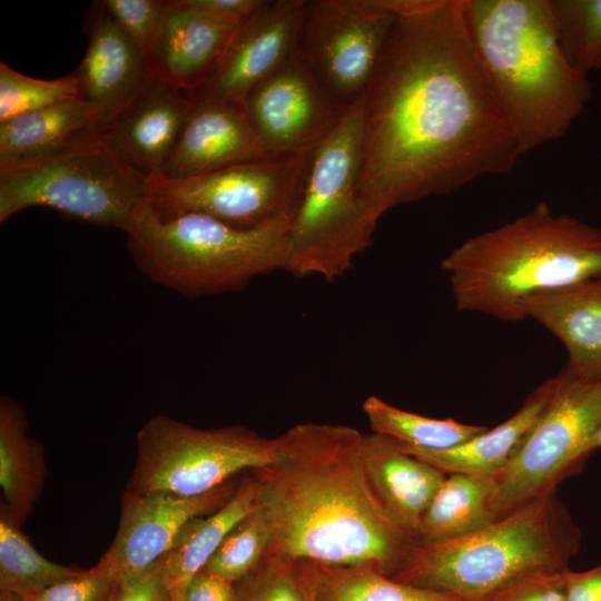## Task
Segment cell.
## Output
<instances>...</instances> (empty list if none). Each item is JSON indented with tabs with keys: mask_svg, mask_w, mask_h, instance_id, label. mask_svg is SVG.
Masks as SVG:
<instances>
[{
	"mask_svg": "<svg viewBox=\"0 0 601 601\" xmlns=\"http://www.w3.org/2000/svg\"><path fill=\"white\" fill-rule=\"evenodd\" d=\"M361 194L381 215L510 171L522 155L474 52L463 0L396 16L363 96Z\"/></svg>",
	"mask_w": 601,
	"mask_h": 601,
	"instance_id": "1",
	"label": "cell"
},
{
	"mask_svg": "<svg viewBox=\"0 0 601 601\" xmlns=\"http://www.w3.org/2000/svg\"><path fill=\"white\" fill-rule=\"evenodd\" d=\"M364 435L302 423L280 436L282 456L250 471L274 525L267 553L297 562L370 566L391 578L420 544L385 511L363 463Z\"/></svg>",
	"mask_w": 601,
	"mask_h": 601,
	"instance_id": "2",
	"label": "cell"
},
{
	"mask_svg": "<svg viewBox=\"0 0 601 601\" xmlns=\"http://www.w3.org/2000/svg\"><path fill=\"white\" fill-rule=\"evenodd\" d=\"M476 58L522 155L562 138L591 96L566 59L551 0H463Z\"/></svg>",
	"mask_w": 601,
	"mask_h": 601,
	"instance_id": "3",
	"label": "cell"
},
{
	"mask_svg": "<svg viewBox=\"0 0 601 601\" xmlns=\"http://www.w3.org/2000/svg\"><path fill=\"white\" fill-rule=\"evenodd\" d=\"M456 307L503 322L526 318L534 295L601 278V228L555 215L543 201L467 238L441 263Z\"/></svg>",
	"mask_w": 601,
	"mask_h": 601,
	"instance_id": "4",
	"label": "cell"
},
{
	"mask_svg": "<svg viewBox=\"0 0 601 601\" xmlns=\"http://www.w3.org/2000/svg\"><path fill=\"white\" fill-rule=\"evenodd\" d=\"M580 544V530L554 489L472 534L418 546L393 579L457 601H482L521 577L569 569Z\"/></svg>",
	"mask_w": 601,
	"mask_h": 601,
	"instance_id": "5",
	"label": "cell"
},
{
	"mask_svg": "<svg viewBox=\"0 0 601 601\" xmlns=\"http://www.w3.org/2000/svg\"><path fill=\"white\" fill-rule=\"evenodd\" d=\"M292 223L242 229L185 214L159 219L148 207L126 231L137 266L154 283L186 297L239 292L257 276L284 269Z\"/></svg>",
	"mask_w": 601,
	"mask_h": 601,
	"instance_id": "6",
	"label": "cell"
},
{
	"mask_svg": "<svg viewBox=\"0 0 601 601\" xmlns=\"http://www.w3.org/2000/svg\"><path fill=\"white\" fill-rule=\"evenodd\" d=\"M363 109L362 97L312 154L284 268L297 277L333 280L373 243L383 215L363 199L359 188Z\"/></svg>",
	"mask_w": 601,
	"mask_h": 601,
	"instance_id": "7",
	"label": "cell"
},
{
	"mask_svg": "<svg viewBox=\"0 0 601 601\" xmlns=\"http://www.w3.org/2000/svg\"><path fill=\"white\" fill-rule=\"evenodd\" d=\"M35 206L129 230L149 207L147 177L98 134L38 165L0 173V221Z\"/></svg>",
	"mask_w": 601,
	"mask_h": 601,
	"instance_id": "8",
	"label": "cell"
},
{
	"mask_svg": "<svg viewBox=\"0 0 601 601\" xmlns=\"http://www.w3.org/2000/svg\"><path fill=\"white\" fill-rule=\"evenodd\" d=\"M282 456L279 439L245 426L198 428L168 415L150 417L136 436V461L125 492L190 497Z\"/></svg>",
	"mask_w": 601,
	"mask_h": 601,
	"instance_id": "9",
	"label": "cell"
},
{
	"mask_svg": "<svg viewBox=\"0 0 601 601\" xmlns=\"http://www.w3.org/2000/svg\"><path fill=\"white\" fill-rule=\"evenodd\" d=\"M313 151L246 161L188 178L149 177V207L159 219L198 214L242 229L292 223Z\"/></svg>",
	"mask_w": 601,
	"mask_h": 601,
	"instance_id": "10",
	"label": "cell"
},
{
	"mask_svg": "<svg viewBox=\"0 0 601 601\" xmlns=\"http://www.w3.org/2000/svg\"><path fill=\"white\" fill-rule=\"evenodd\" d=\"M600 426L601 380H581L561 371L546 410L495 476L494 516L554 490L562 475L581 461L584 445Z\"/></svg>",
	"mask_w": 601,
	"mask_h": 601,
	"instance_id": "11",
	"label": "cell"
},
{
	"mask_svg": "<svg viewBox=\"0 0 601 601\" xmlns=\"http://www.w3.org/2000/svg\"><path fill=\"white\" fill-rule=\"evenodd\" d=\"M396 16L377 0L308 1L299 53L337 102L361 99Z\"/></svg>",
	"mask_w": 601,
	"mask_h": 601,
	"instance_id": "12",
	"label": "cell"
},
{
	"mask_svg": "<svg viewBox=\"0 0 601 601\" xmlns=\"http://www.w3.org/2000/svg\"><path fill=\"white\" fill-rule=\"evenodd\" d=\"M243 108L267 155L283 157L312 152L349 107L326 92L298 49L250 91Z\"/></svg>",
	"mask_w": 601,
	"mask_h": 601,
	"instance_id": "13",
	"label": "cell"
},
{
	"mask_svg": "<svg viewBox=\"0 0 601 601\" xmlns=\"http://www.w3.org/2000/svg\"><path fill=\"white\" fill-rule=\"evenodd\" d=\"M307 9L305 0L265 1L238 28L209 80L194 97L243 107L250 91L298 51Z\"/></svg>",
	"mask_w": 601,
	"mask_h": 601,
	"instance_id": "14",
	"label": "cell"
},
{
	"mask_svg": "<svg viewBox=\"0 0 601 601\" xmlns=\"http://www.w3.org/2000/svg\"><path fill=\"white\" fill-rule=\"evenodd\" d=\"M236 480L190 497L134 495L124 491L118 529L105 552L117 582L146 571L173 549L188 523L223 506L235 493L239 483Z\"/></svg>",
	"mask_w": 601,
	"mask_h": 601,
	"instance_id": "15",
	"label": "cell"
},
{
	"mask_svg": "<svg viewBox=\"0 0 601 601\" xmlns=\"http://www.w3.org/2000/svg\"><path fill=\"white\" fill-rule=\"evenodd\" d=\"M83 29L89 43L73 75L79 97L96 108L101 129L154 76L147 57L118 28L100 1L88 9Z\"/></svg>",
	"mask_w": 601,
	"mask_h": 601,
	"instance_id": "16",
	"label": "cell"
},
{
	"mask_svg": "<svg viewBox=\"0 0 601 601\" xmlns=\"http://www.w3.org/2000/svg\"><path fill=\"white\" fill-rule=\"evenodd\" d=\"M183 92L154 77L99 131L147 179L160 175L193 108V99Z\"/></svg>",
	"mask_w": 601,
	"mask_h": 601,
	"instance_id": "17",
	"label": "cell"
},
{
	"mask_svg": "<svg viewBox=\"0 0 601 601\" xmlns=\"http://www.w3.org/2000/svg\"><path fill=\"white\" fill-rule=\"evenodd\" d=\"M193 108L159 176L180 179L268 158L243 107L191 98Z\"/></svg>",
	"mask_w": 601,
	"mask_h": 601,
	"instance_id": "18",
	"label": "cell"
},
{
	"mask_svg": "<svg viewBox=\"0 0 601 601\" xmlns=\"http://www.w3.org/2000/svg\"><path fill=\"white\" fill-rule=\"evenodd\" d=\"M240 26L167 0L157 39L147 56L155 78L196 92L209 80Z\"/></svg>",
	"mask_w": 601,
	"mask_h": 601,
	"instance_id": "19",
	"label": "cell"
},
{
	"mask_svg": "<svg viewBox=\"0 0 601 601\" xmlns=\"http://www.w3.org/2000/svg\"><path fill=\"white\" fill-rule=\"evenodd\" d=\"M362 456L368 482L381 504L417 540L423 515L446 474L408 454L393 439L376 433L364 435Z\"/></svg>",
	"mask_w": 601,
	"mask_h": 601,
	"instance_id": "20",
	"label": "cell"
},
{
	"mask_svg": "<svg viewBox=\"0 0 601 601\" xmlns=\"http://www.w3.org/2000/svg\"><path fill=\"white\" fill-rule=\"evenodd\" d=\"M524 313L564 345L568 362L563 372L581 380H601V278L534 295L526 300Z\"/></svg>",
	"mask_w": 601,
	"mask_h": 601,
	"instance_id": "21",
	"label": "cell"
},
{
	"mask_svg": "<svg viewBox=\"0 0 601 601\" xmlns=\"http://www.w3.org/2000/svg\"><path fill=\"white\" fill-rule=\"evenodd\" d=\"M99 130L98 111L80 97L0 122V173L48 161Z\"/></svg>",
	"mask_w": 601,
	"mask_h": 601,
	"instance_id": "22",
	"label": "cell"
},
{
	"mask_svg": "<svg viewBox=\"0 0 601 601\" xmlns=\"http://www.w3.org/2000/svg\"><path fill=\"white\" fill-rule=\"evenodd\" d=\"M555 386L556 376L546 380L526 397L510 418L455 447L417 450L398 444L408 454L445 474L462 473L495 477L508 465L546 410Z\"/></svg>",
	"mask_w": 601,
	"mask_h": 601,
	"instance_id": "23",
	"label": "cell"
},
{
	"mask_svg": "<svg viewBox=\"0 0 601 601\" xmlns=\"http://www.w3.org/2000/svg\"><path fill=\"white\" fill-rule=\"evenodd\" d=\"M45 451L28 435L21 405L9 396L0 400V485L4 506L23 525L39 500L46 480Z\"/></svg>",
	"mask_w": 601,
	"mask_h": 601,
	"instance_id": "24",
	"label": "cell"
},
{
	"mask_svg": "<svg viewBox=\"0 0 601 601\" xmlns=\"http://www.w3.org/2000/svg\"><path fill=\"white\" fill-rule=\"evenodd\" d=\"M258 506L257 483L249 471L223 506L186 525L166 553L173 601H181L187 584L205 568L227 534Z\"/></svg>",
	"mask_w": 601,
	"mask_h": 601,
	"instance_id": "25",
	"label": "cell"
},
{
	"mask_svg": "<svg viewBox=\"0 0 601 601\" xmlns=\"http://www.w3.org/2000/svg\"><path fill=\"white\" fill-rule=\"evenodd\" d=\"M495 477L452 473L445 477L423 515L417 541L433 545L472 534L496 518L491 500Z\"/></svg>",
	"mask_w": 601,
	"mask_h": 601,
	"instance_id": "26",
	"label": "cell"
},
{
	"mask_svg": "<svg viewBox=\"0 0 601 601\" xmlns=\"http://www.w3.org/2000/svg\"><path fill=\"white\" fill-rule=\"evenodd\" d=\"M315 601H457L400 582L370 566L326 565L300 561Z\"/></svg>",
	"mask_w": 601,
	"mask_h": 601,
	"instance_id": "27",
	"label": "cell"
},
{
	"mask_svg": "<svg viewBox=\"0 0 601 601\" xmlns=\"http://www.w3.org/2000/svg\"><path fill=\"white\" fill-rule=\"evenodd\" d=\"M81 569L55 563L41 555L9 510L0 508V599L26 600Z\"/></svg>",
	"mask_w": 601,
	"mask_h": 601,
	"instance_id": "28",
	"label": "cell"
},
{
	"mask_svg": "<svg viewBox=\"0 0 601 601\" xmlns=\"http://www.w3.org/2000/svg\"><path fill=\"white\" fill-rule=\"evenodd\" d=\"M362 408L373 433L388 436L408 449L447 450L489 428L452 418L437 420L407 412L377 396H368Z\"/></svg>",
	"mask_w": 601,
	"mask_h": 601,
	"instance_id": "29",
	"label": "cell"
},
{
	"mask_svg": "<svg viewBox=\"0 0 601 601\" xmlns=\"http://www.w3.org/2000/svg\"><path fill=\"white\" fill-rule=\"evenodd\" d=\"M273 538L272 519L259 504L227 534L203 571L235 584L262 562Z\"/></svg>",
	"mask_w": 601,
	"mask_h": 601,
	"instance_id": "30",
	"label": "cell"
},
{
	"mask_svg": "<svg viewBox=\"0 0 601 601\" xmlns=\"http://www.w3.org/2000/svg\"><path fill=\"white\" fill-rule=\"evenodd\" d=\"M561 48L588 75L601 56V0H551Z\"/></svg>",
	"mask_w": 601,
	"mask_h": 601,
	"instance_id": "31",
	"label": "cell"
},
{
	"mask_svg": "<svg viewBox=\"0 0 601 601\" xmlns=\"http://www.w3.org/2000/svg\"><path fill=\"white\" fill-rule=\"evenodd\" d=\"M77 97L79 88L73 72L43 80L22 75L0 62V122Z\"/></svg>",
	"mask_w": 601,
	"mask_h": 601,
	"instance_id": "32",
	"label": "cell"
},
{
	"mask_svg": "<svg viewBox=\"0 0 601 601\" xmlns=\"http://www.w3.org/2000/svg\"><path fill=\"white\" fill-rule=\"evenodd\" d=\"M235 601H305L299 562L266 553L249 574L235 583Z\"/></svg>",
	"mask_w": 601,
	"mask_h": 601,
	"instance_id": "33",
	"label": "cell"
},
{
	"mask_svg": "<svg viewBox=\"0 0 601 601\" xmlns=\"http://www.w3.org/2000/svg\"><path fill=\"white\" fill-rule=\"evenodd\" d=\"M107 14L147 57L157 39L167 0H101Z\"/></svg>",
	"mask_w": 601,
	"mask_h": 601,
	"instance_id": "34",
	"label": "cell"
},
{
	"mask_svg": "<svg viewBox=\"0 0 601 601\" xmlns=\"http://www.w3.org/2000/svg\"><path fill=\"white\" fill-rule=\"evenodd\" d=\"M116 584L111 562L104 553L92 568L81 569L23 601H109Z\"/></svg>",
	"mask_w": 601,
	"mask_h": 601,
	"instance_id": "35",
	"label": "cell"
},
{
	"mask_svg": "<svg viewBox=\"0 0 601 601\" xmlns=\"http://www.w3.org/2000/svg\"><path fill=\"white\" fill-rule=\"evenodd\" d=\"M565 570L521 577L482 601H565Z\"/></svg>",
	"mask_w": 601,
	"mask_h": 601,
	"instance_id": "36",
	"label": "cell"
},
{
	"mask_svg": "<svg viewBox=\"0 0 601 601\" xmlns=\"http://www.w3.org/2000/svg\"><path fill=\"white\" fill-rule=\"evenodd\" d=\"M109 601H173L166 554L139 575L117 582Z\"/></svg>",
	"mask_w": 601,
	"mask_h": 601,
	"instance_id": "37",
	"label": "cell"
},
{
	"mask_svg": "<svg viewBox=\"0 0 601 601\" xmlns=\"http://www.w3.org/2000/svg\"><path fill=\"white\" fill-rule=\"evenodd\" d=\"M189 9L216 20L242 26L264 3L263 0H180Z\"/></svg>",
	"mask_w": 601,
	"mask_h": 601,
	"instance_id": "38",
	"label": "cell"
},
{
	"mask_svg": "<svg viewBox=\"0 0 601 601\" xmlns=\"http://www.w3.org/2000/svg\"><path fill=\"white\" fill-rule=\"evenodd\" d=\"M181 601H235V584L201 570L187 584Z\"/></svg>",
	"mask_w": 601,
	"mask_h": 601,
	"instance_id": "39",
	"label": "cell"
},
{
	"mask_svg": "<svg viewBox=\"0 0 601 601\" xmlns=\"http://www.w3.org/2000/svg\"><path fill=\"white\" fill-rule=\"evenodd\" d=\"M565 601H601V564L585 571H565Z\"/></svg>",
	"mask_w": 601,
	"mask_h": 601,
	"instance_id": "40",
	"label": "cell"
},
{
	"mask_svg": "<svg viewBox=\"0 0 601 601\" xmlns=\"http://www.w3.org/2000/svg\"><path fill=\"white\" fill-rule=\"evenodd\" d=\"M601 447V426L598 428V431L591 436V439L587 442V444L583 447L581 461L587 457L589 453L592 451Z\"/></svg>",
	"mask_w": 601,
	"mask_h": 601,
	"instance_id": "41",
	"label": "cell"
},
{
	"mask_svg": "<svg viewBox=\"0 0 601 601\" xmlns=\"http://www.w3.org/2000/svg\"><path fill=\"white\" fill-rule=\"evenodd\" d=\"M299 568H300V564H299ZM300 573H302V579H303L304 589H305V601H315L312 585L307 577L305 575L304 571L302 570V568H300Z\"/></svg>",
	"mask_w": 601,
	"mask_h": 601,
	"instance_id": "42",
	"label": "cell"
},
{
	"mask_svg": "<svg viewBox=\"0 0 601 601\" xmlns=\"http://www.w3.org/2000/svg\"><path fill=\"white\" fill-rule=\"evenodd\" d=\"M595 69H601V56H600V58H599V60H598V63H597V68H595Z\"/></svg>",
	"mask_w": 601,
	"mask_h": 601,
	"instance_id": "43",
	"label": "cell"
},
{
	"mask_svg": "<svg viewBox=\"0 0 601 601\" xmlns=\"http://www.w3.org/2000/svg\"><path fill=\"white\" fill-rule=\"evenodd\" d=\"M11 601H23V600L20 599V598H18V597H13V598L11 599Z\"/></svg>",
	"mask_w": 601,
	"mask_h": 601,
	"instance_id": "44",
	"label": "cell"
}]
</instances>
